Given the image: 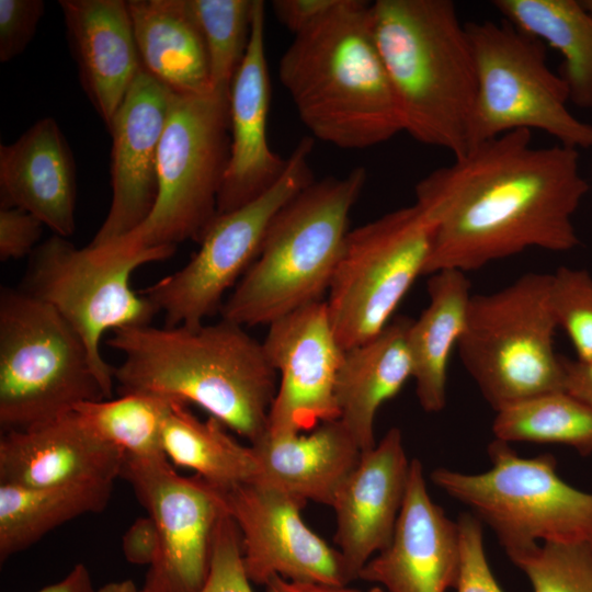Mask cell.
Returning a JSON list of instances; mask_svg holds the SVG:
<instances>
[{"label":"cell","instance_id":"6da1fadb","mask_svg":"<svg viewBox=\"0 0 592 592\" xmlns=\"http://www.w3.org/2000/svg\"><path fill=\"white\" fill-rule=\"evenodd\" d=\"M589 189L578 149L534 147L528 129L471 146L415 185L414 203L434 225L424 275L479 270L528 248L574 249L572 217Z\"/></svg>","mask_w":592,"mask_h":592},{"label":"cell","instance_id":"7a4b0ae2","mask_svg":"<svg viewBox=\"0 0 592 592\" xmlns=\"http://www.w3.org/2000/svg\"><path fill=\"white\" fill-rule=\"evenodd\" d=\"M106 344L123 355L114 368L122 394L194 403L251 444L266 433L277 373L242 326H136L113 331Z\"/></svg>","mask_w":592,"mask_h":592},{"label":"cell","instance_id":"3957f363","mask_svg":"<svg viewBox=\"0 0 592 592\" xmlns=\"http://www.w3.org/2000/svg\"><path fill=\"white\" fill-rule=\"evenodd\" d=\"M278 77L312 137L365 149L403 132L400 107L374 32L372 3L340 0L294 36Z\"/></svg>","mask_w":592,"mask_h":592},{"label":"cell","instance_id":"277c9868","mask_svg":"<svg viewBox=\"0 0 592 592\" xmlns=\"http://www.w3.org/2000/svg\"><path fill=\"white\" fill-rule=\"evenodd\" d=\"M376 42L407 132L448 150L469 147L477 76L466 23L451 0H376Z\"/></svg>","mask_w":592,"mask_h":592},{"label":"cell","instance_id":"5b68a950","mask_svg":"<svg viewBox=\"0 0 592 592\" xmlns=\"http://www.w3.org/2000/svg\"><path fill=\"white\" fill-rule=\"evenodd\" d=\"M363 167L315 180L275 215L260 252L220 309L221 319L269 326L323 300L346 238L351 212L366 183Z\"/></svg>","mask_w":592,"mask_h":592},{"label":"cell","instance_id":"8992f818","mask_svg":"<svg viewBox=\"0 0 592 592\" xmlns=\"http://www.w3.org/2000/svg\"><path fill=\"white\" fill-rule=\"evenodd\" d=\"M107 399L89 350L48 304L23 289L0 296V428L20 431L86 401Z\"/></svg>","mask_w":592,"mask_h":592},{"label":"cell","instance_id":"52a82bcc","mask_svg":"<svg viewBox=\"0 0 592 592\" xmlns=\"http://www.w3.org/2000/svg\"><path fill=\"white\" fill-rule=\"evenodd\" d=\"M550 285L551 274L532 272L497 292L471 295L458 354L496 412L565 390Z\"/></svg>","mask_w":592,"mask_h":592},{"label":"cell","instance_id":"ba28073f","mask_svg":"<svg viewBox=\"0 0 592 592\" xmlns=\"http://www.w3.org/2000/svg\"><path fill=\"white\" fill-rule=\"evenodd\" d=\"M230 153L229 94H172L158 152V195L145 221L102 247L133 253L200 242L217 216Z\"/></svg>","mask_w":592,"mask_h":592},{"label":"cell","instance_id":"9c48e42d","mask_svg":"<svg viewBox=\"0 0 592 592\" xmlns=\"http://www.w3.org/2000/svg\"><path fill=\"white\" fill-rule=\"evenodd\" d=\"M487 451L491 467L486 471L439 467L430 478L488 525L505 553L539 543L592 540V493L566 482L553 454L522 457L498 439Z\"/></svg>","mask_w":592,"mask_h":592},{"label":"cell","instance_id":"30bf717a","mask_svg":"<svg viewBox=\"0 0 592 592\" xmlns=\"http://www.w3.org/2000/svg\"><path fill=\"white\" fill-rule=\"evenodd\" d=\"M477 95L468 149L519 129H538L559 145L592 148V125L568 109L561 77L547 64L546 45L506 20L466 23Z\"/></svg>","mask_w":592,"mask_h":592},{"label":"cell","instance_id":"8fae6325","mask_svg":"<svg viewBox=\"0 0 592 592\" xmlns=\"http://www.w3.org/2000/svg\"><path fill=\"white\" fill-rule=\"evenodd\" d=\"M177 247L133 253L103 248H77L53 235L31 254L23 291L50 305L80 335L91 355L107 399L112 397L114 367L101 353L107 331L150 325L156 307L130 284L139 266L170 258Z\"/></svg>","mask_w":592,"mask_h":592},{"label":"cell","instance_id":"7c38bea8","mask_svg":"<svg viewBox=\"0 0 592 592\" xmlns=\"http://www.w3.org/2000/svg\"><path fill=\"white\" fill-rule=\"evenodd\" d=\"M434 225L417 203L350 229L326 300L345 351L379 333L424 275Z\"/></svg>","mask_w":592,"mask_h":592},{"label":"cell","instance_id":"4fadbf2b","mask_svg":"<svg viewBox=\"0 0 592 592\" xmlns=\"http://www.w3.org/2000/svg\"><path fill=\"white\" fill-rule=\"evenodd\" d=\"M314 138L303 137L280 179L263 194L228 213L217 214L198 251L179 271L140 292L164 315L166 326L203 325L220 311L225 294L235 287L257 259L275 215L314 180L310 156Z\"/></svg>","mask_w":592,"mask_h":592},{"label":"cell","instance_id":"5bb4252c","mask_svg":"<svg viewBox=\"0 0 592 592\" xmlns=\"http://www.w3.org/2000/svg\"><path fill=\"white\" fill-rule=\"evenodd\" d=\"M121 477L159 537L143 592H198L208 574L218 522L226 513L219 490L198 476L179 475L166 456L125 455Z\"/></svg>","mask_w":592,"mask_h":592},{"label":"cell","instance_id":"9a60e30c","mask_svg":"<svg viewBox=\"0 0 592 592\" xmlns=\"http://www.w3.org/2000/svg\"><path fill=\"white\" fill-rule=\"evenodd\" d=\"M217 489L239 530L251 582L264 585L273 576L333 585L352 581L340 551L303 521L305 503L257 479Z\"/></svg>","mask_w":592,"mask_h":592},{"label":"cell","instance_id":"2e32d148","mask_svg":"<svg viewBox=\"0 0 592 592\" xmlns=\"http://www.w3.org/2000/svg\"><path fill=\"white\" fill-rule=\"evenodd\" d=\"M262 344L278 376L267 434H299L339 419L334 390L344 350L334 334L326 300L271 322Z\"/></svg>","mask_w":592,"mask_h":592},{"label":"cell","instance_id":"e0dca14e","mask_svg":"<svg viewBox=\"0 0 592 592\" xmlns=\"http://www.w3.org/2000/svg\"><path fill=\"white\" fill-rule=\"evenodd\" d=\"M173 92L140 70L107 126L112 200L89 243L102 247L136 229L158 195V152Z\"/></svg>","mask_w":592,"mask_h":592},{"label":"cell","instance_id":"ac0fdd59","mask_svg":"<svg viewBox=\"0 0 592 592\" xmlns=\"http://www.w3.org/2000/svg\"><path fill=\"white\" fill-rule=\"evenodd\" d=\"M459 559L457 522L433 502L422 464L413 458L392 538L367 561L358 579L385 592H446L456 587Z\"/></svg>","mask_w":592,"mask_h":592},{"label":"cell","instance_id":"d6986e66","mask_svg":"<svg viewBox=\"0 0 592 592\" xmlns=\"http://www.w3.org/2000/svg\"><path fill=\"white\" fill-rule=\"evenodd\" d=\"M410 463L400 429L390 428L374 447L362 453L333 499L334 540L352 581L392 538Z\"/></svg>","mask_w":592,"mask_h":592},{"label":"cell","instance_id":"ffe728a7","mask_svg":"<svg viewBox=\"0 0 592 592\" xmlns=\"http://www.w3.org/2000/svg\"><path fill=\"white\" fill-rule=\"evenodd\" d=\"M264 22L265 4L254 0L248 49L230 86V153L217 214L231 212L259 197L287 166V158L274 152L267 140L271 91Z\"/></svg>","mask_w":592,"mask_h":592},{"label":"cell","instance_id":"44dd1931","mask_svg":"<svg viewBox=\"0 0 592 592\" xmlns=\"http://www.w3.org/2000/svg\"><path fill=\"white\" fill-rule=\"evenodd\" d=\"M124 458L121 449L96 436L71 411L30 429L1 433L0 483L114 482Z\"/></svg>","mask_w":592,"mask_h":592},{"label":"cell","instance_id":"7402d4cb","mask_svg":"<svg viewBox=\"0 0 592 592\" xmlns=\"http://www.w3.org/2000/svg\"><path fill=\"white\" fill-rule=\"evenodd\" d=\"M77 172L59 125L44 117L0 146V207H18L68 238L76 230Z\"/></svg>","mask_w":592,"mask_h":592},{"label":"cell","instance_id":"603a6c76","mask_svg":"<svg viewBox=\"0 0 592 592\" xmlns=\"http://www.w3.org/2000/svg\"><path fill=\"white\" fill-rule=\"evenodd\" d=\"M69 49L94 110L109 126L143 69L124 0H60Z\"/></svg>","mask_w":592,"mask_h":592},{"label":"cell","instance_id":"cb8c5ba5","mask_svg":"<svg viewBox=\"0 0 592 592\" xmlns=\"http://www.w3.org/2000/svg\"><path fill=\"white\" fill-rule=\"evenodd\" d=\"M251 446L260 468L257 480L305 504L329 506L363 453L339 419L320 423L308 435L265 433Z\"/></svg>","mask_w":592,"mask_h":592},{"label":"cell","instance_id":"d4e9b609","mask_svg":"<svg viewBox=\"0 0 592 592\" xmlns=\"http://www.w3.org/2000/svg\"><path fill=\"white\" fill-rule=\"evenodd\" d=\"M412 319L398 316L376 335L344 351L335 382L339 420L364 453L375 446L378 409L409 378L412 363L408 330Z\"/></svg>","mask_w":592,"mask_h":592},{"label":"cell","instance_id":"484cf974","mask_svg":"<svg viewBox=\"0 0 592 592\" xmlns=\"http://www.w3.org/2000/svg\"><path fill=\"white\" fill-rule=\"evenodd\" d=\"M141 68L177 94L213 91L203 36L187 0H128Z\"/></svg>","mask_w":592,"mask_h":592},{"label":"cell","instance_id":"4316f807","mask_svg":"<svg viewBox=\"0 0 592 592\" xmlns=\"http://www.w3.org/2000/svg\"><path fill=\"white\" fill-rule=\"evenodd\" d=\"M429 304L408 330L415 395L429 413L444 409L452 350L462 338L471 298L466 273L447 269L430 274Z\"/></svg>","mask_w":592,"mask_h":592},{"label":"cell","instance_id":"83f0119b","mask_svg":"<svg viewBox=\"0 0 592 592\" xmlns=\"http://www.w3.org/2000/svg\"><path fill=\"white\" fill-rule=\"evenodd\" d=\"M492 5L523 32L563 58L559 76L569 102L592 111V13L577 0H494Z\"/></svg>","mask_w":592,"mask_h":592},{"label":"cell","instance_id":"f1b7e54d","mask_svg":"<svg viewBox=\"0 0 592 592\" xmlns=\"http://www.w3.org/2000/svg\"><path fill=\"white\" fill-rule=\"evenodd\" d=\"M114 482L52 487L0 483V561L21 553L59 525L110 502Z\"/></svg>","mask_w":592,"mask_h":592},{"label":"cell","instance_id":"f546056e","mask_svg":"<svg viewBox=\"0 0 592 592\" xmlns=\"http://www.w3.org/2000/svg\"><path fill=\"white\" fill-rule=\"evenodd\" d=\"M225 428L213 417L200 420L187 405L174 401L163 425V454L216 488L257 479L260 468L252 446L241 445Z\"/></svg>","mask_w":592,"mask_h":592},{"label":"cell","instance_id":"4dcf8cb0","mask_svg":"<svg viewBox=\"0 0 592 592\" xmlns=\"http://www.w3.org/2000/svg\"><path fill=\"white\" fill-rule=\"evenodd\" d=\"M494 439L560 444L582 456L592 454V408L566 390H557L496 412Z\"/></svg>","mask_w":592,"mask_h":592},{"label":"cell","instance_id":"1f68e13d","mask_svg":"<svg viewBox=\"0 0 592 592\" xmlns=\"http://www.w3.org/2000/svg\"><path fill=\"white\" fill-rule=\"evenodd\" d=\"M175 400L143 392L86 401L73 411L96 436L133 457L166 456L162 431Z\"/></svg>","mask_w":592,"mask_h":592},{"label":"cell","instance_id":"d6a6232c","mask_svg":"<svg viewBox=\"0 0 592 592\" xmlns=\"http://www.w3.org/2000/svg\"><path fill=\"white\" fill-rule=\"evenodd\" d=\"M206 47L214 91L229 94L248 49L254 0H187Z\"/></svg>","mask_w":592,"mask_h":592},{"label":"cell","instance_id":"836d02e7","mask_svg":"<svg viewBox=\"0 0 592 592\" xmlns=\"http://www.w3.org/2000/svg\"><path fill=\"white\" fill-rule=\"evenodd\" d=\"M506 555L533 592H592V540L536 544Z\"/></svg>","mask_w":592,"mask_h":592},{"label":"cell","instance_id":"e575fe53","mask_svg":"<svg viewBox=\"0 0 592 592\" xmlns=\"http://www.w3.org/2000/svg\"><path fill=\"white\" fill-rule=\"evenodd\" d=\"M550 303L557 326L570 339L578 361H592V275L560 266L551 274Z\"/></svg>","mask_w":592,"mask_h":592},{"label":"cell","instance_id":"d590c367","mask_svg":"<svg viewBox=\"0 0 592 592\" xmlns=\"http://www.w3.org/2000/svg\"><path fill=\"white\" fill-rule=\"evenodd\" d=\"M198 592H253L241 554V538L226 512L218 522L207 578Z\"/></svg>","mask_w":592,"mask_h":592},{"label":"cell","instance_id":"8d00e7d4","mask_svg":"<svg viewBox=\"0 0 592 592\" xmlns=\"http://www.w3.org/2000/svg\"><path fill=\"white\" fill-rule=\"evenodd\" d=\"M459 534V572L457 592H503L488 563L483 524L470 512L457 519Z\"/></svg>","mask_w":592,"mask_h":592},{"label":"cell","instance_id":"74e56055","mask_svg":"<svg viewBox=\"0 0 592 592\" xmlns=\"http://www.w3.org/2000/svg\"><path fill=\"white\" fill-rule=\"evenodd\" d=\"M42 0H0V61L21 55L33 39L44 14Z\"/></svg>","mask_w":592,"mask_h":592},{"label":"cell","instance_id":"f35d334b","mask_svg":"<svg viewBox=\"0 0 592 592\" xmlns=\"http://www.w3.org/2000/svg\"><path fill=\"white\" fill-rule=\"evenodd\" d=\"M44 224L18 207H0V260H18L38 246Z\"/></svg>","mask_w":592,"mask_h":592},{"label":"cell","instance_id":"ab89813d","mask_svg":"<svg viewBox=\"0 0 592 592\" xmlns=\"http://www.w3.org/2000/svg\"><path fill=\"white\" fill-rule=\"evenodd\" d=\"M339 2L340 0H274L272 10L276 19L295 36L325 18Z\"/></svg>","mask_w":592,"mask_h":592},{"label":"cell","instance_id":"60d3db41","mask_svg":"<svg viewBox=\"0 0 592 592\" xmlns=\"http://www.w3.org/2000/svg\"><path fill=\"white\" fill-rule=\"evenodd\" d=\"M122 549L129 563L149 567L155 561L159 551V537L150 516L134 521L123 535Z\"/></svg>","mask_w":592,"mask_h":592},{"label":"cell","instance_id":"b9f144b4","mask_svg":"<svg viewBox=\"0 0 592 592\" xmlns=\"http://www.w3.org/2000/svg\"><path fill=\"white\" fill-rule=\"evenodd\" d=\"M565 390L592 408V361L580 362L562 355Z\"/></svg>","mask_w":592,"mask_h":592},{"label":"cell","instance_id":"7bdbcfd3","mask_svg":"<svg viewBox=\"0 0 592 592\" xmlns=\"http://www.w3.org/2000/svg\"><path fill=\"white\" fill-rule=\"evenodd\" d=\"M265 592H362L346 585H333L320 582L295 581L280 576L271 577L264 584Z\"/></svg>","mask_w":592,"mask_h":592},{"label":"cell","instance_id":"ee69618b","mask_svg":"<svg viewBox=\"0 0 592 592\" xmlns=\"http://www.w3.org/2000/svg\"><path fill=\"white\" fill-rule=\"evenodd\" d=\"M88 567L79 562L58 582L37 592H96Z\"/></svg>","mask_w":592,"mask_h":592},{"label":"cell","instance_id":"f6af8a7d","mask_svg":"<svg viewBox=\"0 0 592 592\" xmlns=\"http://www.w3.org/2000/svg\"><path fill=\"white\" fill-rule=\"evenodd\" d=\"M96 592H143L132 580L125 579L119 581L109 582L100 588Z\"/></svg>","mask_w":592,"mask_h":592},{"label":"cell","instance_id":"bcb514c9","mask_svg":"<svg viewBox=\"0 0 592 592\" xmlns=\"http://www.w3.org/2000/svg\"><path fill=\"white\" fill-rule=\"evenodd\" d=\"M581 2L592 13V0H581Z\"/></svg>","mask_w":592,"mask_h":592},{"label":"cell","instance_id":"7dc6e473","mask_svg":"<svg viewBox=\"0 0 592 592\" xmlns=\"http://www.w3.org/2000/svg\"><path fill=\"white\" fill-rule=\"evenodd\" d=\"M367 592H385L380 587H373Z\"/></svg>","mask_w":592,"mask_h":592}]
</instances>
